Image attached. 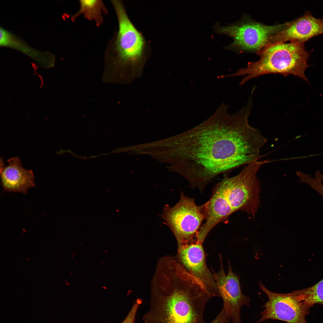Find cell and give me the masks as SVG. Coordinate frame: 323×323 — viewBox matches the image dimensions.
<instances>
[{"instance_id": "1", "label": "cell", "mask_w": 323, "mask_h": 323, "mask_svg": "<svg viewBox=\"0 0 323 323\" xmlns=\"http://www.w3.org/2000/svg\"><path fill=\"white\" fill-rule=\"evenodd\" d=\"M221 109L176 138L177 170L201 191L218 175L258 161L267 141L249 125V109Z\"/></svg>"}, {"instance_id": "2", "label": "cell", "mask_w": 323, "mask_h": 323, "mask_svg": "<svg viewBox=\"0 0 323 323\" xmlns=\"http://www.w3.org/2000/svg\"><path fill=\"white\" fill-rule=\"evenodd\" d=\"M144 323H205L212 296L203 283L174 262L157 270Z\"/></svg>"}, {"instance_id": "3", "label": "cell", "mask_w": 323, "mask_h": 323, "mask_svg": "<svg viewBox=\"0 0 323 323\" xmlns=\"http://www.w3.org/2000/svg\"><path fill=\"white\" fill-rule=\"evenodd\" d=\"M113 5L118 24L113 47L115 61L122 82L129 83L141 76L151 47L129 19L123 3L117 1Z\"/></svg>"}, {"instance_id": "4", "label": "cell", "mask_w": 323, "mask_h": 323, "mask_svg": "<svg viewBox=\"0 0 323 323\" xmlns=\"http://www.w3.org/2000/svg\"><path fill=\"white\" fill-rule=\"evenodd\" d=\"M260 59L249 62L246 67L239 70L230 76H245L239 84L242 85L250 80L262 75L279 74L284 77L293 75L308 80L305 71L309 66L307 60L310 54L304 43L292 42L270 44L258 54Z\"/></svg>"}, {"instance_id": "5", "label": "cell", "mask_w": 323, "mask_h": 323, "mask_svg": "<svg viewBox=\"0 0 323 323\" xmlns=\"http://www.w3.org/2000/svg\"><path fill=\"white\" fill-rule=\"evenodd\" d=\"M206 211V203L197 205L194 199L182 192L179 201L174 206H164L161 217L175 235L178 247L198 242V234L205 219Z\"/></svg>"}, {"instance_id": "6", "label": "cell", "mask_w": 323, "mask_h": 323, "mask_svg": "<svg viewBox=\"0 0 323 323\" xmlns=\"http://www.w3.org/2000/svg\"><path fill=\"white\" fill-rule=\"evenodd\" d=\"M269 160L257 161L246 166L237 175L221 181L226 197L234 212L239 210L254 217L259 204V183L256 174Z\"/></svg>"}, {"instance_id": "7", "label": "cell", "mask_w": 323, "mask_h": 323, "mask_svg": "<svg viewBox=\"0 0 323 323\" xmlns=\"http://www.w3.org/2000/svg\"><path fill=\"white\" fill-rule=\"evenodd\" d=\"M287 22L267 25L249 18L225 26H216L218 33L232 38L234 42L228 48L240 51L255 53L258 54L266 46L271 38L284 29Z\"/></svg>"}, {"instance_id": "8", "label": "cell", "mask_w": 323, "mask_h": 323, "mask_svg": "<svg viewBox=\"0 0 323 323\" xmlns=\"http://www.w3.org/2000/svg\"><path fill=\"white\" fill-rule=\"evenodd\" d=\"M260 289L267 295L268 301L264 305L261 317L256 323L269 319L278 320L287 323H307L305 317L309 308L299 299L295 291L281 294L272 292L260 282Z\"/></svg>"}, {"instance_id": "9", "label": "cell", "mask_w": 323, "mask_h": 323, "mask_svg": "<svg viewBox=\"0 0 323 323\" xmlns=\"http://www.w3.org/2000/svg\"><path fill=\"white\" fill-rule=\"evenodd\" d=\"M220 269L217 272L212 269V273L217 286L223 300V308L232 323H242L240 311L242 306L249 307V298L242 293L239 277L233 272L228 261L227 275L223 268L222 258L219 254Z\"/></svg>"}, {"instance_id": "10", "label": "cell", "mask_w": 323, "mask_h": 323, "mask_svg": "<svg viewBox=\"0 0 323 323\" xmlns=\"http://www.w3.org/2000/svg\"><path fill=\"white\" fill-rule=\"evenodd\" d=\"M202 243L198 242L178 247L179 262L188 272L203 283L212 296L220 297L212 272L206 265Z\"/></svg>"}, {"instance_id": "11", "label": "cell", "mask_w": 323, "mask_h": 323, "mask_svg": "<svg viewBox=\"0 0 323 323\" xmlns=\"http://www.w3.org/2000/svg\"><path fill=\"white\" fill-rule=\"evenodd\" d=\"M323 34V18L318 19L309 11L302 16L287 22L283 30L273 36L268 44L287 41L304 42L311 38Z\"/></svg>"}, {"instance_id": "12", "label": "cell", "mask_w": 323, "mask_h": 323, "mask_svg": "<svg viewBox=\"0 0 323 323\" xmlns=\"http://www.w3.org/2000/svg\"><path fill=\"white\" fill-rule=\"evenodd\" d=\"M206 203L205 222L200 229L197 240L202 243L217 224L227 219L234 212L227 199L221 181L215 185L209 199Z\"/></svg>"}, {"instance_id": "13", "label": "cell", "mask_w": 323, "mask_h": 323, "mask_svg": "<svg viewBox=\"0 0 323 323\" xmlns=\"http://www.w3.org/2000/svg\"><path fill=\"white\" fill-rule=\"evenodd\" d=\"M7 162L8 165H5L1 158L0 174L4 190L26 194L29 188L35 186L33 172L23 168L17 157L9 159Z\"/></svg>"}, {"instance_id": "14", "label": "cell", "mask_w": 323, "mask_h": 323, "mask_svg": "<svg viewBox=\"0 0 323 323\" xmlns=\"http://www.w3.org/2000/svg\"><path fill=\"white\" fill-rule=\"evenodd\" d=\"M0 44L1 45L7 46L14 48L24 52L30 57L39 61H42L46 56L52 55L48 53H43L34 50L26 43L21 40L3 28L0 31Z\"/></svg>"}, {"instance_id": "15", "label": "cell", "mask_w": 323, "mask_h": 323, "mask_svg": "<svg viewBox=\"0 0 323 323\" xmlns=\"http://www.w3.org/2000/svg\"><path fill=\"white\" fill-rule=\"evenodd\" d=\"M79 11L72 17L74 20L80 15H83L86 19L95 22L98 25L102 22L103 12H106L105 7L100 0H84L80 1Z\"/></svg>"}, {"instance_id": "16", "label": "cell", "mask_w": 323, "mask_h": 323, "mask_svg": "<svg viewBox=\"0 0 323 323\" xmlns=\"http://www.w3.org/2000/svg\"><path fill=\"white\" fill-rule=\"evenodd\" d=\"M295 291L300 300L309 308L316 304L323 305V278L311 287Z\"/></svg>"}, {"instance_id": "17", "label": "cell", "mask_w": 323, "mask_h": 323, "mask_svg": "<svg viewBox=\"0 0 323 323\" xmlns=\"http://www.w3.org/2000/svg\"><path fill=\"white\" fill-rule=\"evenodd\" d=\"M296 173L300 182L308 185L320 195L323 199V174L320 173V170H318L316 172L314 178L301 171H297Z\"/></svg>"}, {"instance_id": "18", "label": "cell", "mask_w": 323, "mask_h": 323, "mask_svg": "<svg viewBox=\"0 0 323 323\" xmlns=\"http://www.w3.org/2000/svg\"><path fill=\"white\" fill-rule=\"evenodd\" d=\"M142 302L141 299H138L136 300L128 314L122 323H134L137 312Z\"/></svg>"}, {"instance_id": "19", "label": "cell", "mask_w": 323, "mask_h": 323, "mask_svg": "<svg viewBox=\"0 0 323 323\" xmlns=\"http://www.w3.org/2000/svg\"><path fill=\"white\" fill-rule=\"evenodd\" d=\"M230 320L226 311L223 307L216 318L210 323H228Z\"/></svg>"}]
</instances>
